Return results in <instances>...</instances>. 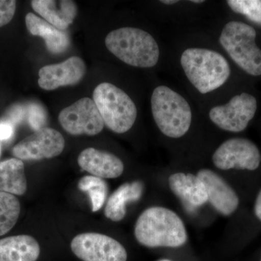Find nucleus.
Wrapping results in <instances>:
<instances>
[{"instance_id":"16","label":"nucleus","mask_w":261,"mask_h":261,"mask_svg":"<svg viewBox=\"0 0 261 261\" xmlns=\"http://www.w3.org/2000/svg\"><path fill=\"white\" fill-rule=\"evenodd\" d=\"M33 10L61 31L66 30L76 17L78 8L71 0H33Z\"/></svg>"},{"instance_id":"19","label":"nucleus","mask_w":261,"mask_h":261,"mask_svg":"<svg viewBox=\"0 0 261 261\" xmlns=\"http://www.w3.org/2000/svg\"><path fill=\"white\" fill-rule=\"evenodd\" d=\"M143 190L144 185L140 181L121 185L108 199L105 208L106 217L114 222L124 219L127 203L140 200Z\"/></svg>"},{"instance_id":"22","label":"nucleus","mask_w":261,"mask_h":261,"mask_svg":"<svg viewBox=\"0 0 261 261\" xmlns=\"http://www.w3.org/2000/svg\"><path fill=\"white\" fill-rule=\"evenodd\" d=\"M79 188L88 193L93 212L102 208L108 192L107 183L102 178L94 176H84L79 183Z\"/></svg>"},{"instance_id":"15","label":"nucleus","mask_w":261,"mask_h":261,"mask_svg":"<svg viewBox=\"0 0 261 261\" xmlns=\"http://www.w3.org/2000/svg\"><path fill=\"white\" fill-rule=\"evenodd\" d=\"M168 185L190 210L197 208L207 202L205 185L197 175L176 172L170 175Z\"/></svg>"},{"instance_id":"4","label":"nucleus","mask_w":261,"mask_h":261,"mask_svg":"<svg viewBox=\"0 0 261 261\" xmlns=\"http://www.w3.org/2000/svg\"><path fill=\"white\" fill-rule=\"evenodd\" d=\"M211 37L231 63L247 74L261 76V48L257 31L250 24L229 20L218 24Z\"/></svg>"},{"instance_id":"5","label":"nucleus","mask_w":261,"mask_h":261,"mask_svg":"<svg viewBox=\"0 0 261 261\" xmlns=\"http://www.w3.org/2000/svg\"><path fill=\"white\" fill-rule=\"evenodd\" d=\"M135 238L147 247H178L187 243L186 227L174 211L164 207L146 209L136 222Z\"/></svg>"},{"instance_id":"17","label":"nucleus","mask_w":261,"mask_h":261,"mask_svg":"<svg viewBox=\"0 0 261 261\" xmlns=\"http://www.w3.org/2000/svg\"><path fill=\"white\" fill-rule=\"evenodd\" d=\"M25 24L29 32L34 36L42 37L48 50L55 54L64 53L70 45L68 33L61 31L34 13L25 15Z\"/></svg>"},{"instance_id":"24","label":"nucleus","mask_w":261,"mask_h":261,"mask_svg":"<svg viewBox=\"0 0 261 261\" xmlns=\"http://www.w3.org/2000/svg\"><path fill=\"white\" fill-rule=\"evenodd\" d=\"M28 120L29 124L34 130L42 129L47 121L45 110L37 103L31 104L28 108Z\"/></svg>"},{"instance_id":"13","label":"nucleus","mask_w":261,"mask_h":261,"mask_svg":"<svg viewBox=\"0 0 261 261\" xmlns=\"http://www.w3.org/2000/svg\"><path fill=\"white\" fill-rule=\"evenodd\" d=\"M197 176L205 185L207 202L219 214L228 216L238 208L240 199L234 190L218 173L209 168H202Z\"/></svg>"},{"instance_id":"3","label":"nucleus","mask_w":261,"mask_h":261,"mask_svg":"<svg viewBox=\"0 0 261 261\" xmlns=\"http://www.w3.org/2000/svg\"><path fill=\"white\" fill-rule=\"evenodd\" d=\"M108 51L122 63L152 69L166 61V50L152 33L135 27H123L108 33L105 39Z\"/></svg>"},{"instance_id":"25","label":"nucleus","mask_w":261,"mask_h":261,"mask_svg":"<svg viewBox=\"0 0 261 261\" xmlns=\"http://www.w3.org/2000/svg\"><path fill=\"white\" fill-rule=\"evenodd\" d=\"M16 10V1L0 0V28L10 23Z\"/></svg>"},{"instance_id":"23","label":"nucleus","mask_w":261,"mask_h":261,"mask_svg":"<svg viewBox=\"0 0 261 261\" xmlns=\"http://www.w3.org/2000/svg\"><path fill=\"white\" fill-rule=\"evenodd\" d=\"M225 4L232 13L261 27V0H227Z\"/></svg>"},{"instance_id":"12","label":"nucleus","mask_w":261,"mask_h":261,"mask_svg":"<svg viewBox=\"0 0 261 261\" xmlns=\"http://www.w3.org/2000/svg\"><path fill=\"white\" fill-rule=\"evenodd\" d=\"M87 72L85 63L80 57H70L58 64L45 65L39 71L38 84L44 90L73 86L83 80Z\"/></svg>"},{"instance_id":"20","label":"nucleus","mask_w":261,"mask_h":261,"mask_svg":"<svg viewBox=\"0 0 261 261\" xmlns=\"http://www.w3.org/2000/svg\"><path fill=\"white\" fill-rule=\"evenodd\" d=\"M27 190V180L23 161L15 158L0 162V192L20 196Z\"/></svg>"},{"instance_id":"9","label":"nucleus","mask_w":261,"mask_h":261,"mask_svg":"<svg viewBox=\"0 0 261 261\" xmlns=\"http://www.w3.org/2000/svg\"><path fill=\"white\" fill-rule=\"evenodd\" d=\"M72 251L83 261H126V249L111 237L99 233L77 235L70 244Z\"/></svg>"},{"instance_id":"28","label":"nucleus","mask_w":261,"mask_h":261,"mask_svg":"<svg viewBox=\"0 0 261 261\" xmlns=\"http://www.w3.org/2000/svg\"><path fill=\"white\" fill-rule=\"evenodd\" d=\"M254 212L257 219L261 221V190L255 200V205H254Z\"/></svg>"},{"instance_id":"2","label":"nucleus","mask_w":261,"mask_h":261,"mask_svg":"<svg viewBox=\"0 0 261 261\" xmlns=\"http://www.w3.org/2000/svg\"><path fill=\"white\" fill-rule=\"evenodd\" d=\"M150 111L159 132L170 140L186 137L200 113L191 99L171 84H158L150 94Z\"/></svg>"},{"instance_id":"30","label":"nucleus","mask_w":261,"mask_h":261,"mask_svg":"<svg viewBox=\"0 0 261 261\" xmlns=\"http://www.w3.org/2000/svg\"><path fill=\"white\" fill-rule=\"evenodd\" d=\"M0 154H1V146H0Z\"/></svg>"},{"instance_id":"18","label":"nucleus","mask_w":261,"mask_h":261,"mask_svg":"<svg viewBox=\"0 0 261 261\" xmlns=\"http://www.w3.org/2000/svg\"><path fill=\"white\" fill-rule=\"evenodd\" d=\"M40 247L29 235H17L0 240V261H37Z\"/></svg>"},{"instance_id":"27","label":"nucleus","mask_w":261,"mask_h":261,"mask_svg":"<svg viewBox=\"0 0 261 261\" xmlns=\"http://www.w3.org/2000/svg\"><path fill=\"white\" fill-rule=\"evenodd\" d=\"M24 113H25V111L21 106H15L10 109V112L8 113V121L7 122L11 121L14 123H18L23 118Z\"/></svg>"},{"instance_id":"1","label":"nucleus","mask_w":261,"mask_h":261,"mask_svg":"<svg viewBox=\"0 0 261 261\" xmlns=\"http://www.w3.org/2000/svg\"><path fill=\"white\" fill-rule=\"evenodd\" d=\"M172 59L199 109L224 98L232 65L210 35L187 36L178 41Z\"/></svg>"},{"instance_id":"21","label":"nucleus","mask_w":261,"mask_h":261,"mask_svg":"<svg viewBox=\"0 0 261 261\" xmlns=\"http://www.w3.org/2000/svg\"><path fill=\"white\" fill-rule=\"evenodd\" d=\"M20 204L15 195L0 192V236L6 234L18 221Z\"/></svg>"},{"instance_id":"6","label":"nucleus","mask_w":261,"mask_h":261,"mask_svg":"<svg viewBox=\"0 0 261 261\" xmlns=\"http://www.w3.org/2000/svg\"><path fill=\"white\" fill-rule=\"evenodd\" d=\"M93 100L110 130L122 135L133 128L138 117V108L123 89L103 82L94 89Z\"/></svg>"},{"instance_id":"10","label":"nucleus","mask_w":261,"mask_h":261,"mask_svg":"<svg viewBox=\"0 0 261 261\" xmlns=\"http://www.w3.org/2000/svg\"><path fill=\"white\" fill-rule=\"evenodd\" d=\"M65 132L71 135H97L105 123L94 100L84 97L62 110L58 116Z\"/></svg>"},{"instance_id":"11","label":"nucleus","mask_w":261,"mask_h":261,"mask_svg":"<svg viewBox=\"0 0 261 261\" xmlns=\"http://www.w3.org/2000/svg\"><path fill=\"white\" fill-rule=\"evenodd\" d=\"M64 147L63 135L54 128L44 127L17 144L13 148V154L21 161H40L57 157Z\"/></svg>"},{"instance_id":"7","label":"nucleus","mask_w":261,"mask_h":261,"mask_svg":"<svg viewBox=\"0 0 261 261\" xmlns=\"http://www.w3.org/2000/svg\"><path fill=\"white\" fill-rule=\"evenodd\" d=\"M256 97L248 92L233 94L200 109L216 128L229 133H240L247 128L256 114Z\"/></svg>"},{"instance_id":"8","label":"nucleus","mask_w":261,"mask_h":261,"mask_svg":"<svg viewBox=\"0 0 261 261\" xmlns=\"http://www.w3.org/2000/svg\"><path fill=\"white\" fill-rule=\"evenodd\" d=\"M218 169L255 171L260 166L261 153L257 145L248 139L233 137L221 142L211 157Z\"/></svg>"},{"instance_id":"29","label":"nucleus","mask_w":261,"mask_h":261,"mask_svg":"<svg viewBox=\"0 0 261 261\" xmlns=\"http://www.w3.org/2000/svg\"><path fill=\"white\" fill-rule=\"evenodd\" d=\"M157 261H172L171 260H168V259H161V260H157Z\"/></svg>"},{"instance_id":"14","label":"nucleus","mask_w":261,"mask_h":261,"mask_svg":"<svg viewBox=\"0 0 261 261\" xmlns=\"http://www.w3.org/2000/svg\"><path fill=\"white\" fill-rule=\"evenodd\" d=\"M78 163L84 171L102 179L119 177L124 171L123 161L116 154L92 147L81 152Z\"/></svg>"},{"instance_id":"26","label":"nucleus","mask_w":261,"mask_h":261,"mask_svg":"<svg viewBox=\"0 0 261 261\" xmlns=\"http://www.w3.org/2000/svg\"><path fill=\"white\" fill-rule=\"evenodd\" d=\"M14 128L9 122L0 123V140H8L13 137Z\"/></svg>"}]
</instances>
